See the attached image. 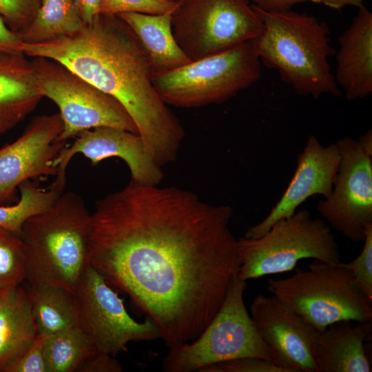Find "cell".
<instances>
[{"label": "cell", "instance_id": "277c9868", "mask_svg": "<svg viewBox=\"0 0 372 372\" xmlns=\"http://www.w3.org/2000/svg\"><path fill=\"white\" fill-rule=\"evenodd\" d=\"M92 214L79 194L63 192L45 211L23 224L25 280L74 292L88 265Z\"/></svg>", "mask_w": 372, "mask_h": 372}, {"label": "cell", "instance_id": "52a82bcc", "mask_svg": "<svg viewBox=\"0 0 372 372\" xmlns=\"http://www.w3.org/2000/svg\"><path fill=\"white\" fill-rule=\"evenodd\" d=\"M252 41L153 75L167 105L193 108L220 103L257 82L261 64Z\"/></svg>", "mask_w": 372, "mask_h": 372}, {"label": "cell", "instance_id": "74e56055", "mask_svg": "<svg viewBox=\"0 0 372 372\" xmlns=\"http://www.w3.org/2000/svg\"><path fill=\"white\" fill-rule=\"evenodd\" d=\"M169 1H176V0H169Z\"/></svg>", "mask_w": 372, "mask_h": 372}, {"label": "cell", "instance_id": "ac0fdd59", "mask_svg": "<svg viewBox=\"0 0 372 372\" xmlns=\"http://www.w3.org/2000/svg\"><path fill=\"white\" fill-rule=\"evenodd\" d=\"M27 57L0 49V136L23 121L43 97Z\"/></svg>", "mask_w": 372, "mask_h": 372}, {"label": "cell", "instance_id": "3957f363", "mask_svg": "<svg viewBox=\"0 0 372 372\" xmlns=\"http://www.w3.org/2000/svg\"><path fill=\"white\" fill-rule=\"evenodd\" d=\"M251 6L263 23L262 33L252 40L260 61L302 96H340L329 62L333 50L327 25L291 9L267 11Z\"/></svg>", "mask_w": 372, "mask_h": 372}, {"label": "cell", "instance_id": "ba28073f", "mask_svg": "<svg viewBox=\"0 0 372 372\" xmlns=\"http://www.w3.org/2000/svg\"><path fill=\"white\" fill-rule=\"evenodd\" d=\"M237 245L238 276L246 281L290 271L304 259L340 262L339 247L329 226L320 218H313L307 209L296 210L276 221L259 237H240Z\"/></svg>", "mask_w": 372, "mask_h": 372}, {"label": "cell", "instance_id": "2e32d148", "mask_svg": "<svg viewBox=\"0 0 372 372\" xmlns=\"http://www.w3.org/2000/svg\"><path fill=\"white\" fill-rule=\"evenodd\" d=\"M74 142L64 147L54 161L56 176L65 178L66 168L78 154L88 158L93 166L101 161L118 157L127 164L131 180L145 185H159L164 174L148 154L142 138L135 133L112 127H99L79 133Z\"/></svg>", "mask_w": 372, "mask_h": 372}, {"label": "cell", "instance_id": "603a6c76", "mask_svg": "<svg viewBox=\"0 0 372 372\" xmlns=\"http://www.w3.org/2000/svg\"><path fill=\"white\" fill-rule=\"evenodd\" d=\"M85 25L74 0H41L32 22L19 37L24 43H41L73 34Z\"/></svg>", "mask_w": 372, "mask_h": 372}, {"label": "cell", "instance_id": "44dd1931", "mask_svg": "<svg viewBox=\"0 0 372 372\" xmlns=\"http://www.w3.org/2000/svg\"><path fill=\"white\" fill-rule=\"evenodd\" d=\"M37 335L25 289L0 292V372H7Z\"/></svg>", "mask_w": 372, "mask_h": 372}, {"label": "cell", "instance_id": "f1b7e54d", "mask_svg": "<svg viewBox=\"0 0 372 372\" xmlns=\"http://www.w3.org/2000/svg\"><path fill=\"white\" fill-rule=\"evenodd\" d=\"M363 242L360 254L351 262L343 265L351 270L358 286L372 298V223L366 226Z\"/></svg>", "mask_w": 372, "mask_h": 372}, {"label": "cell", "instance_id": "ffe728a7", "mask_svg": "<svg viewBox=\"0 0 372 372\" xmlns=\"http://www.w3.org/2000/svg\"><path fill=\"white\" fill-rule=\"evenodd\" d=\"M117 15L138 39L149 58L154 74L171 71L191 62L174 37L172 13L123 12Z\"/></svg>", "mask_w": 372, "mask_h": 372}, {"label": "cell", "instance_id": "30bf717a", "mask_svg": "<svg viewBox=\"0 0 372 372\" xmlns=\"http://www.w3.org/2000/svg\"><path fill=\"white\" fill-rule=\"evenodd\" d=\"M43 96L59 107L63 122L60 138L68 141L84 130L112 127L138 134L132 118L122 104L60 63L34 57Z\"/></svg>", "mask_w": 372, "mask_h": 372}, {"label": "cell", "instance_id": "83f0119b", "mask_svg": "<svg viewBox=\"0 0 372 372\" xmlns=\"http://www.w3.org/2000/svg\"><path fill=\"white\" fill-rule=\"evenodd\" d=\"M178 0H103L100 13L137 12L149 14L173 13Z\"/></svg>", "mask_w": 372, "mask_h": 372}, {"label": "cell", "instance_id": "d4e9b609", "mask_svg": "<svg viewBox=\"0 0 372 372\" xmlns=\"http://www.w3.org/2000/svg\"><path fill=\"white\" fill-rule=\"evenodd\" d=\"M43 347L48 372H76L97 350L79 326L44 336Z\"/></svg>", "mask_w": 372, "mask_h": 372}, {"label": "cell", "instance_id": "7a4b0ae2", "mask_svg": "<svg viewBox=\"0 0 372 372\" xmlns=\"http://www.w3.org/2000/svg\"><path fill=\"white\" fill-rule=\"evenodd\" d=\"M20 50L29 57L60 63L115 98L132 118L153 161L161 167L175 160L184 130L155 90L141 43L117 14L99 13L73 34L37 43L22 41Z\"/></svg>", "mask_w": 372, "mask_h": 372}, {"label": "cell", "instance_id": "484cf974", "mask_svg": "<svg viewBox=\"0 0 372 372\" xmlns=\"http://www.w3.org/2000/svg\"><path fill=\"white\" fill-rule=\"evenodd\" d=\"M25 280V260L21 238L0 227V292L14 289Z\"/></svg>", "mask_w": 372, "mask_h": 372}, {"label": "cell", "instance_id": "7c38bea8", "mask_svg": "<svg viewBox=\"0 0 372 372\" xmlns=\"http://www.w3.org/2000/svg\"><path fill=\"white\" fill-rule=\"evenodd\" d=\"M340 160L329 197L316 209L329 225L352 242H363L372 223V153L358 139L336 141Z\"/></svg>", "mask_w": 372, "mask_h": 372}, {"label": "cell", "instance_id": "1f68e13d", "mask_svg": "<svg viewBox=\"0 0 372 372\" xmlns=\"http://www.w3.org/2000/svg\"><path fill=\"white\" fill-rule=\"evenodd\" d=\"M123 368L115 357L96 350L78 369L77 372H121Z\"/></svg>", "mask_w": 372, "mask_h": 372}, {"label": "cell", "instance_id": "5b68a950", "mask_svg": "<svg viewBox=\"0 0 372 372\" xmlns=\"http://www.w3.org/2000/svg\"><path fill=\"white\" fill-rule=\"evenodd\" d=\"M267 289L319 332L338 321L372 320V298L340 262L316 260L291 277L268 278Z\"/></svg>", "mask_w": 372, "mask_h": 372}, {"label": "cell", "instance_id": "5bb4252c", "mask_svg": "<svg viewBox=\"0 0 372 372\" xmlns=\"http://www.w3.org/2000/svg\"><path fill=\"white\" fill-rule=\"evenodd\" d=\"M251 317L264 342L293 372H320L316 343L318 331L280 300L258 294Z\"/></svg>", "mask_w": 372, "mask_h": 372}, {"label": "cell", "instance_id": "9a60e30c", "mask_svg": "<svg viewBox=\"0 0 372 372\" xmlns=\"http://www.w3.org/2000/svg\"><path fill=\"white\" fill-rule=\"evenodd\" d=\"M340 160L336 142L324 146L315 136L310 135L298 156L296 171L281 198L262 220L248 229L244 237L260 236L276 221L291 216L313 195L329 197Z\"/></svg>", "mask_w": 372, "mask_h": 372}, {"label": "cell", "instance_id": "e0dca14e", "mask_svg": "<svg viewBox=\"0 0 372 372\" xmlns=\"http://www.w3.org/2000/svg\"><path fill=\"white\" fill-rule=\"evenodd\" d=\"M334 78L348 101L372 92V13L363 5L338 38Z\"/></svg>", "mask_w": 372, "mask_h": 372}, {"label": "cell", "instance_id": "4316f807", "mask_svg": "<svg viewBox=\"0 0 372 372\" xmlns=\"http://www.w3.org/2000/svg\"><path fill=\"white\" fill-rule=\"evenodd\" d=\"M41 0H0V17L19 37L32 22Z\"/></svg>", "mask_w": 372, "mask_h": 372}, {"label": "cell", "instance_id": "6da1fadb", "mask_svg": "<svg viewBox=\"0 0 372 372\" xmlns=\"http://www.w3.org/2000/svg\"><path fill=\"white\" fill-rule=\"evenodd\" d=\"M91 214L88 265L130 298L168 349L197 338L240 268L232 207L130 180Z\"/></svg>", "mask_w": 372, "mask_h": 372}, {"label": "cell", "instance_id": "8fae6325", "mask_svg": "<svg viewBox=\"0 0 372 372\" xmlns=\"http://www.w3.org/2000/svg\"><path fill=\"white\" fill-rule=\"evenodd\" d=\"M79 326L96 349L114 357L127 351L130 342L159 338L156 325L138 322L127 313L123 300L94 267L87 265L74 291Z\"/></svg>", "mask_w": 372, "mask_h": 372}, {"label": "cell", "instance_id": "836d02e7", "mask_svg": "<svg viewBox=\"0 0 372 372\" xmlns=\"http://www.w3.org/2000/svg\"><path fill=\"white\" fill-rule=\"evenodd\" d=\"M74 1L84 23L88 25L100 13L103 0H74Z\"/></svg>", "mask_w": 372, "mask_h": 372}, {"label": "cell", "instance_id": "9c48e42d", "mask_svg": "<svg viewBox=\"0 0 372 372\" xmlns=\"http://www.w3.org/2000/svg\"><path fill=\"white\" fill-rule=\"evenodd\" d=\"M172 28L193 61L254 40L263 23L247 0H178Z\"/></svg>", "mask_w": 372, "mask_h": 372}, {"label": "cell", "instance_id": "8992f818", "mask_svg": "<svg viewBox=\"0 0 372 372\" xmlns=\"http://www.w3.org/2000/svg\"><path fill=\"white\" fill-rule=\"evenodd\" d=\"M247 286L238 273L231 278L219 310L201 334L169 349L162 363L164 371L199 372L209 365L244 358H263L285 366L262 339L247 310L243 298Z\"/></svg>", "mask_w": 372, "mask_h": 372}, {"label": "cell", "instance_id": "e575fe53", "mask_svg": "<svg viewBox=\"0 0 372 372\" xmlns=\"http://www.w3.org/2000/svg\"><path fill=\"white\" fill-rule=\"evenodd\" d=\"M248 1V0H247ZM254 6L267 11H282L290 10L291 8L305 0H249Z\"/></svg>", "mask_w": 372, "mask_h": 372}, {"label": "cell", "instance_id": "d590c367", "mask_svg": "<svg viewBox=\"0 0 372 372\" xmlns=\"http://www.w3.org/2000/svg\"><path fill=\"white\" fill-rule=\"evenodd\" d=\"M320 3H323L331 8L340 10L347 6L360 7L363 5L364 0H320Z\"/></svg>", "mask_w": 372, "mask_h": 372}, {"label": "cell", "instance_id": "8d00e7d4", "mask_svg": "<svg viewBox=\"0 0 372 372\" xmlns=\"http://www.w3.org/2000/svg\"><path fill=\"white\" fill-rule=\"evenodd\" d=\"M305 1H311L312 3H320V0H305Z\"/></svg>", "mask_w": 372, "mask_h": 372}, {"label": "cell", "instance_id": "7402d4cb", "mask_svg": "<svg viewBox=\"0 0 372 372\" xmlns=\"http://www.w3.org/2000/svg\"><path fill=\"white\" fill-rule=\"evenodd\" d=\"M38 335L48 336L79 326L74 293L64 287L29 283L25 289Z\"/></svg>", "mask_w": 372, "mask_h": 372}, {"label": "cell", "instance_id": "cb8c5ba5", "mask_svg": "<svg viewBox=\"0 0 372 372\" xmlns=\"http://www.w3.org/2000/svg\"><path fill=\"white\" fill-rule=\"evenodd\" d=\"M66 180L55 178L47 187L27 180L18 189L20 197L14 205H0V227L20 237L23 224L30 218L49 209L64 192Z\"/></svg>", "mask_w": 372, "mask_h": 372}, {"label": "cell", "instance_id": "d6a6232c", "mask_svg": "<svg viewBox=\"0 0 372 372\" xmlns=\"http://www.w3.org/2000/svg\"><path fill=\"white\" fill-rule=\"evenodd\" d=\"M21 43L20 37L8 27L0 17V49L21 52Z\"/></svg>", "mask_w": 372, "mask_h": 372}, {"label": "cell", "instance_id": "f546056e", "mask_svg": "<svg viewBox=\"0 0 372 372\" xmlns=\"http://www.w3.org/2000/svg\"><path fill=\"white\" fill-rule=\"evenodd\" d=\"M199 372H293L291 369L260 358H244L203 368Z\"/></svg>", "mask_w": 372, "mask_h": 372}, {"label": "cell", "instance_id": "4dcf8cb0", "mask_svg": "<svg viewBox=\"0 0 372 372\" xmlns=\"http://www.w3.org/2000/svg\"><path fill=\"white\" fill-rule=\"evenodd\" d=\"M43 340L44 336L38 335L30 348L7 372H48Z\"/></svg>", "mask_w": 372, "mask_h": 372}, {"label": "cell", "instance_id": "d6986e66", "mask_svg": "<svg viewBox=\"0 0 372 372\" xmlns=\"http://www.w3.org/2000/svg\"><path fill=\"white\" fill-rule=\"evenodd\" d=\"M334 322L318 334L316 349L320 372H371L366 343L372 340V320Z\"/></svg>", "mask_w": 372, "mask_h": 372}, {"label": "cell", "instance_id": "4fadbf2b", "mask_svg": "<svg viewBox=\"0 0 372 372\" xmlns=\"http://www.w3.org/2000/svg\"><path fill=\"white\" fill-rule=\"evenodd\" d=\"M62 131L59 113L37 116L17 140L0 149V205L14 200L23 182L56 176L54 161L67 146Z\"/></svg>", "mask_w": 372, "mask_h": 372}]
</instances>
